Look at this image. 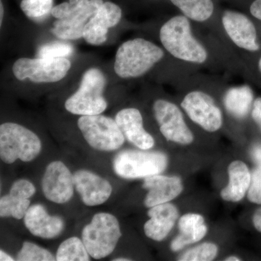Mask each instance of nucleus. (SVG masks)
Returning a JSON list of instances; mask_svg holds the SVG:
<instances>
[{"mask_svg":"<svg viewBox=\"0 0 261 261\" xmlns=\"http://www.w3.org/2000/svg\"><path fill=\"white\" fill-rule=\"evenodd\" d=\"M160 41L165 51L189 64L205 65L209 51L194 34L192 21L182 14L171 17L160 29Z\"/></svg>","mask_w":261,"mask_h":261,"instance_id":"1","label":"nucleus"},{"mask_svg":"<svg viewBox=\"0 0 261 261\" xmlns=\"http://www.w3.org/2000/svg\"><path fill=\"white\" fill-rule=\"evenodd\" d=\"M164 57L163 48L144 38H135L118 47L114 71L123 80L140 78L152 70Z\"/></svg>","mask_w":261,"mask_h":261,"instance_id":"2","label":"nucleus"},{"mask_svg":"<svg viewBox=\"0 0 261 261\" xmlns=\"http://www.w3.org/2000/svg\"><path fill=\"white\" fill-rule=\"evenodd\" d=\"M103 0H69L53 7L51 15L56 19L51 32L63 40L83 38L84 27L96 14Z\"/></svg>","mask_w":261,"mask_h":261,"instance_id":"3","label":"nucleus"},{"mask_svg":"<svg viewBox=\"0 0 261 261\" xmlns=\"http://www.w3.org/2000/svg\"><path fill=\"white\" fill-rule=\"evenodd\" d=\"M106 84L107 80L102 70L97 68L86 70L78 90L65 101V109L81 116L101 114L108 107L103 97Z\"/></svg>","mask_w":261,"mask_h":261,"instance_id":"4","label":"nucleus"},{"mask_svg":"<svg viewBox=\"0 0 261 261\" xmlns=\"http://www.w3.org/2000/svg\"><path fill=\"white\" fill-rule=\"evenodd\" d=\"M41 149V141L32 130L11 122L0 126V157L3 162L12 164L18 159L30 162Z\"/></svg>","mask_w":261,"mask_h":261,"instance_id":"5","label":"nucleus"},{"mask_svg":"<svg viewBox=\"0 0 261 261\" xmlns=\"http://www.w3.org/2000/svg\"><path fill=\"white\" fill-rule=\"evenodd\" d=\"M221 23L235 47L250 58L261 53V24L247 13L231 9L221 13Z\"/></svg>","mask_w":261,"mask_h":261,"instance_id":"6","label":"nucleus"},{"mask_svg":"<svg viewBox=\"0 0 261 261\" xmlns=\"http://www.w3.org/2000/svg\"><path fill=\"white\" fill-rule=\"evenodd\" d=\"M121 237L119 222L107 213L94 215L82 231V241L90 256L95 259L104 258L112 253Z\"/></svg>","mask_w":261,"mask_h":261,"instance_id":"7","label":"nucleus"},{"mask_svg":"<svg viewBox=\"0 0 261 261\" xmlns=\"http://www.w3.org/2000/svg\"><path fill=\"white\" fill-rule=\"evenodd\" d=\"M167 165V156L157 151L123 150L113 160V169L116 174L129 179L160 174Z\"/></svg>","mask_w":261,"mask_h":261,"instance_id":"8","label":"nucleus"},{"mask_svg":"<svg viewBox=\"0 0 261 261\" xmlns=\"http://www.w3.org/2000/svg\"><path fill=\"white\" fill-rule=\"evenodd\" d=\"M71 63L67 58H19L13 65V73L19 81L36 84L56 83L68 74Z\"/></svg>","mask_w":261,"mask_h":261,"instance_id":"9","label":"nucleus"},{"mask_svg":"<svg viewBox=\"0 0 261 261\" xmlns=\"http://www.w3.org/2000/svg\"><path fill=\"white\" fill-rule=\"evenodd\" d=\"M78 126L87 143L94 149L116 150L124 143L125 137L118 123L110 117L101 114L82 116Z\"/></svg>","mask_w":261,"mask_h":261,"instance_id":"10","label":"nucleus"},{"mask_svg":"<svg viewBox=\"0 0 261 261\" xmlns=\"http://www.w3.org/2000/svg\"><path fill=\"white\" fill-rule=\"evenodd\" d=\"M181 108L195 124L207 132H217L224 123L221 108L210 94L202 89H194L185 94Z\"/></svg>","mask_w":261,"mask_h":261,"instance_id":"11","label":"nucleus"},{"mask_svg":"<svg viewBox=\"0 0 261 261\" xmlns=\"http://www.w3.org/2000/svg\"><path fill=\"white\" fill-rule=\"evenodd\" d=\"M152 110L160 130L166 140L181 145L193 142V134L187 126L181 110L175 103L159 99L154 101Z\"/></svg>","mask_w":261,"mask_h":261,"instance_id":"12","label":"nucleus"},{"mask_svg":"<svg viewBox=\"0 0 261 261\" xmlns=\"http://www.w3.org/2000/svg\"><path fill=\"white\" fill-rule=\"evenodd\" d=\"M42 186L43 193L48 200L63 204L73 197L74 178L64 163L54 161L46 168Z\"/></svg>","mask_w":261,"mask_h":261,"instance_id":"13","label":"nucleus"},{"mask_svg":"<svg viewBox=\"0 0 261 261\" xmlns=\"http://www.w3.org/2000/svg\"><path fill=\"white\" fill-rule=\"evenodd\" d=\"M122 10L118 5L106 2L84 27L83 38L91 45L99 46L107 41L108 30L121 21Z\"/></svg>","mask_w":261,"mask_h":261,"instance_id":"14","label":"nucleus"},{"mask_svg":"<svg viewBox=\"0 0 261 261\" xmlns=\"http://www.w3.org/2000/svg\"><path fill=\"white\" fill-rule=\"evenodd\" d=\"M77 192L86 205H102L112 194L111 184L100 176L87 170H80L73 175Z\"/></svg>","mask_w":261,"mask_h":261,"instance_id":"15","label":"nucleus"},{"mask_svg":"<svg viewBox=\"0 0 261 261\" xmlns=\"http://www.w3.org/2000/svg\"><path fill=\"white\" fill-rule=\"evenodd\" d=\"M120 129L128 142L142 150L154 145V140L144 128L143 118L138 109L128 108L117 113L115 118Z\"/></svg>","mask_w":261,"mask_h":261,"instance_id":"16","label":"nucleus"},{"mask_svg":"<svg viewBox=\"0 0 261 261\" xmlns=\"http://www.w3.org/2000/svg\"><path fill=\"white\" fill-rule=\"evenodd\" d=\"M142 187L148 191L144 200L147 207L169 202L176 198L184 190L181 179L178 176L160 174L145 178Z\"/></svg>","mask_w":261,"mask_h":261,"instance_id":"17","label":"nucleus"},{"mask_svg":"<svg viewBox=\"0 0 261 261\" xmlns=\"http://www.w3.org/2000/svg\"><path fill=\"white\" fill-rule=\"evenodd\" d=\"M24 223L33 235L44 239L56 238L64 228V221L61 217L48 214L45 207L39 204L29 207Z\"/></svg>","mask_w":261,"mask_h":261,"instance_id":"18","label":"nucleus"},{"mask_svg":"<svg viewBox=\"0 0 261 261\" xmlns=\"http://www.w3.org/2000/svg\"><path fill=\"white\" fill-rule=\"evenodd\" d=\"M150 219L145 223L146 236L154 241H162L171 231L178 217L177 207L169 202L150 207L147 213Z\"/></svg>","mask_w":261,"mask_h":261,"instance_id":"19","label":"nucleus"},{"mask_svg":"<svg viewBox=\"0 0 261 261\" xmlns=\"http://www.w3.org/2000/svg\"><path fill=\"white\" fill-rule=\"evenodd\" d=\"M228 184L221 192V197L227 202H239L246 195L251 181V173L245 163L234 161L228 167Z\"/></svg>","mask_w":261,"mask_h":261,"instance_id":"20","label":"nucleus"},{"mask_svg":"<svg viewBox=\"0 0 261 261\" xmlns=\"http://www.w3.org/2000/svg\"><path fill=\"white\" fill-rule=\"evenodd\" d=\"M180 233L171 243V250L177 252L187 245L197 243L207 232L203 216L197 214L184 215L178 221Z\"/></svg>","mask_w":261,"mask_h":261,"instance_id":"21","label":"nucleus"},{"mask_svg":"<svg viewBox=\"0 0 261 261\" xmlns=\"http://www.w3.org/2000/svg\"><path fill=\"white\" fill-rule=\"evenodd\" d=\"M254 92L250 86L242 85L231 87L224 96V105L231 116L243 119L251 111L253 105Z\"/></svg>","mask_w":261,"mask_h":261,"instance_id":"22","label":"nucleus"},{"mask_svg":"<svg viewBox=\"0 0 261 261\" xmlns=\"http://www.w3.org/2000/svg\"><path fill=\"white\" fill-rule=\"evenodd\" d=\"M181 14L195 23H204L214 18L216 13L215 0H169Z\"/></svg>","mask_w":261,"mask_h":261,"instance_id":"23","label":"nucleus"},{"mask_svg":"<svg viewBox=\"0 0 261 261\" xmlns=\"http://www.w3.org/2000/svg\"><path fill=\"white\" fill-rule=\"evenodd\" d=\"M89 252L83 241L73 237L60 245L56 254L58 261H88Z\"/></svg>","mask_w":261,"mask_h":261,"instance_id":"24","label":"nucleus"},{"mask_svg":"<svg viewBox=\"0 0 261 261\" xmlns=\"http://www.w3.org/2000/svg\"><path fill=\"white\" fill-rule=\"evenodd\" d=\"M30 203L29 199L17 198L10 194L3 196L0 200V216L2 218L13 217L18 220L23 219Z\"/></svg>","mask_w":261,"mask_h":261,"instance_id":"25","label":"nucleus"},{"mask_svg":"<svg viewBox=\"0 0 261 261\" xmlns=\"http://www.w3.org/2000/svg\"><path fill=\"white\" fill-rule=\"evenodd\" d=\"M219 248L214 243H205L187 250L178 257L180 261H211L217 256Z\"/></svg>","mask_w":261,"mask_h":261,"instance_id":"26","label":"nucleus"},{"mask_svg":"<svg viewBox=\"0 0 261 261\" xmlns=\"http://www.w3.org/2000/svg\"><path fill=\"white\" fill-rule=\"evenodd\" d=\"M20 7L29 18H40L51 13L53 0H22Z\"/></svg>","mask_w":261,"mask_h":261,"instance_id":"27","label":"nucleus"},{"mask_svg":"<svg viewBox=\"0 0 261 261\" xmlns=\"http://www.w3.org/2000/svg\"><path fill=\"white\" fill-rule=\"evenodd\" d=\"M56 257L51 255V252L37 246L35 244L25 242L21 250L17 255L18 261H53Z\"/></svg>","mask_w":261,"mask_h":261,"instance_id":"28","label":"nucleus"},{"mask_svg":"<svg viewBox=\"0 0 261 261\" xmlns=\"http://www.w3.org/2000/svg\"><path fill=\"white\" fill-rule=\"evenodd\" d=\"M73 53L71 44L65 42H53L44 44L38 51L39 58H67Z\"/></svg>","mask_w":261,"mask_h":261,"instance_id":"29","label":"nucleus"},{"mask_svg":"<svg viewBox=\"0 0 261 261\" xmlns=\"http://www.w3.org/2000/svg\"><path fill=\"white\" fill-rule=\"evenodd\" d=\"M247 197L252 203L261 205V164H259L251 173Z\"/></svg>","mask_w":261,"mask_h":261,"instance_id":"30","label":"nucleus"},{"mask_svg":"<svg viewBox=\"0 0 261 261\" xmlns=\"http://www.w3.org/2000/svg\"><path fill=\"white\" fill-rule=\"evenodd\" d=\"M36 188L32 182L25 179L18 180L13 183L10 195L20 199H29L35 194Z\"/></svg>","mask_w":261,"mask_h":261,"instance_id":"31","label":"nucleus"},{"mask_svg":"<svg viewBox=\"0 0 261 261\" xmlns=\"http://www.w3.org/2000/svg\"><path fill=\"white\" fill-rule=\"evenodd\" d=\"M247 10V14L261 24V0H237Z\"/></svg>","mask_w":261,"mask_h":261,"instance_id":"32","label":"nucleus"},{"mask_svg":"<svg viewBox=\"0 0 261 261\" xmlns=\"http://www.w3.org/2000/svg\"><path fill=\"white\" fill-rule=\"evenodd\" d=\"M251 60V74L252 79L257 82V84H261V53L257 56L250 58Z\"/></svg>","mask_w":261,"mask_h":261,"instance_id":"33","label":"nucleus"},{"mask_svg":"<svg viewBox=\"0 0 261 261\" xmlns=\"http://www.w3.org/2000/svg\"><path fill=\"white\" fill-rule=\"evenodd\" d=\"M252 120L261 130V97L255 98L251 110Z\"/></svg>","mask_w":261,"mask_h":261,"instance_id":"34","label":"nucleus"},{"mask_svg":"<svg viewBox=\"0 0 261 261\" xmlns=\"http://www.w3.org/2000/svg\"><path fill=\"white\" fill-rule=\"evenodd\" d=\"M254 226L259 232L261 233V207L255 211L252 218Z\"/></svg>","mask_w":261,"mask_h":261,"instance_id":"35","label":"nucleus"},{"mask_svg":"<svg viewBox=\"0 0 261 261\" xmlns=\"http://www.w3.org/2000/svg\"><path fill=\"white\" fill-rule=\"evenodd\" d=\"M251 155L254 161L261 164V145H255L252 149Z\"/></svg>","mask_w":261,"mask_h":261,"instance_id":"36","label":"nucleus"},{"mask_svg":"<svg viewBox=\"0 0 261 261\" xmlns=\"http://www.w3.org/2000/svg\"><path fill=\"white\" fill-rule=\"evenodd\" d=\"M0 260L12 261L13 260V259L12 258V257H10L9 255H8V254H7L6 252H5L4 251H3V250H1V251H0Z\"/></svg>","mask_w":261,"mask_h":261,"instance_id":"37","label":"nucleus"},{"mask_svg":"<svg viewBox=\"0 0 261 261\" xmlns=\"http://www.w3.org/2000/svg\"><path fill=\"white\" fill-rule=\"evenodd\" d=\"M0 10H1V12H0V25H3V16H4V7H3V2L1 1V3H0Z\"/></svg>","mask_w":261,"mask_h":261,"instance_id":"38","label":"nucleus"},{"mask_svg":"<svg viewBox=\"0 0 261 261\" xmlns=\"http://www.w3.org/2000/svg\"><path fill=\"white\" fill-rule=\"evenodd\" d=\"M225 260H226V261H240V260H241V259L239 258L238 257H236V256H229V257H226V258L225 259Z\"/></svg>","mask_w":261,"mask_h":261,"instance_id":"39","label":"nucleus"},{"mask_svg":"<svg viewBox=\"0 0 261 261\" xmlns=\"http://www.w3.org/2000/svg\"><path fill=\"white\" fill-rule=\"evenodd\" d=\"M130 259L123 258V257H121V258H117L115 259L114 261H129Z\"/></svg>","mask_w":261,"mask_h":261,"instance_id":"40","label":"nucleus"},{"mask_svg":"<svg viewBox=\"0 0 261 261\" xmlns=\"http://www.w3.org/2000/svg\"><path fill=\"white\" fill-rule=\"evenodd\" d=\"M157 1H160V0H157Z\"/></svg>","mask_w":261,"mask_h":261,"instance_id":"41","label":"nucleus"}]
</instances>
